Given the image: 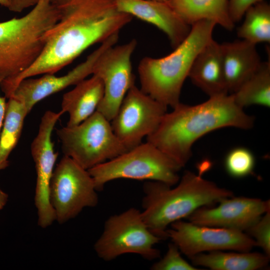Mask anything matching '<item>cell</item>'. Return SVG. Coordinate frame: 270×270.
Masks as SVG:
<instances>
[{"instance_id":"cell-30","label":"cell","mask_w":270,"mask_h":270,"mask_svg":"<svg viewBox=\"0 0 270 270\" xmlns=\"http://www.w3.org/2000/svg\"><path fill=\"white\" fill-rule=\"evenodd\" d=\"M3 80L4 78H2L0 77V89L1 82ZM6 106V98L1 96L0 94V134L4 119Z\"/></svg>"},{"instance_id":"cell-6","label":"cell","mask_w":270,"mask_h":270,"mask_svg":"<svg viewBox=\"0 0 270 270\" xmlns=\"http://www.w3.org/2000/svg\"><path fill=\"white\" fill-rule=\"evenodd\" d=\"M182 167L152 144H139L116 157L88 170L96 190L118 179L156 181L172 186Z\"/></svg>"},{"instance_id":"cell-31","label":"cell","mask_w":270,"mask_h":270,"mask_svg":"<svg viewBox=\"0 0 270 270\" xmlns=\"http://www.w3.org/2000/svg\"><path fill=\"white\" fill-rule=\"evenodd\" d=\"M8 200V195L0 188V210L6 205Z\"/></svg>"},{"instance_id":"cell-12","label":"cell","mask_w":270,"mask_h":270,"mask_svg":"<svg viewBox=\"0 0 270 270\" xmlns=\"http://www.w3.org/2000/svg\"><path fill=\"white\" fill-rule=\"evenodd\" d=\"M170 226L166 231L167 238L188 258L214 250L250 252L256 246L254 240L242 231L200 226L182 220Z\"/></svg>"},{"instance_id":"cell-27","label":"cell","mask_w":270,"mask_h":270,"mask_svg":"<svg viewBox=\"0 0 270 270\" xmlns=\"http://www.w3.org/2000/svg\"><path fill=\"white\" fill-rule=\"evenodd\" d=\"M246 232L266 255L270 256V210L264 214Z\"/></svg>"},{"instance_id":"cell-23","label":"cell","mask_w":270,"mask_h":270,"mask_svg":"<svg viewBox=\"0 0 270 270\" xmlns=\"http://www.w3.org/2000/svg\"><path fill=\"white\" fill-rule=\"evenodd\" d=\"M240 107L258 105L270 106V61L262 62L256 72L232 94Z\"/></svg>"},{"instance_id":"cell-22","label":"cell","mask_w":270,"mask_h":270,"mask_svg":"<svg viewBox=\"0 0 270 270\" xmlns=\"http://www.w3.org/2000/svg\"><path fill=\"white\" fill-rule=\"evenodd\" d=\"M28 114L22 102L14 97L8 98L0 134V170L8 166V157L18 142Z\"/></svg>"},{"instance_id":"cell-33","label":"cell","mask_w":270,"mask_h":270,"mask_svg":"<svg viewBox=\"0 0 270 270\" xmlns=\"http://www.w3.org/2000/svg\"><path fill=\"white\" fill-rule=\"evenodd\" d=\"M147 0L160 2H168L170 0Z\"/></svg>"},{"instance_id":"cell-29","label":"cell","mask_w":270,"mask_h":270,"mask_svg":"<svg viewBox=\"0 0 270 270\" xmlns=\"http://www.w3.org/2000/svg\"><path fill=\"white\" fill-rule=\"evenodd\" d=\"M7 8L14 12H21L24 10L34 6L39 0H6Z\"/></svg>"},{"instance_id":"cell-19","label":"cell","mask_w":270,"mask_h":270,"mask_svg":"<svg viewBox=\"0 0 270 270\" xmlns=\"http://www.w3.org/2000/svg\"><path fill=\"white\" fill-rule=\"evenodd\" d=\"M62 98L60 112H67L69 118L66 126L77 125L93 114L104 94L103 83L95 75L85 78L74 85Z\"/></svg>"},{"instance_id":"cell-5","label":"cell","mask_w":270,"mask_h":270,"mask_svg":"<svg viewBox=\"0 0 270 270\" xmlns=\"http://www.w3.org/2000/svg\"><path fill=\"white\" fill-rule=\"evenodd\" d=\"M58 18L52 0H39L22 16L0 22V77L16 76L36 61Z\"/></svg>"},{"instance_id":"cell-21","label":"cell","mask_w":270,"mask_h":270,"mask_svg":"<svg viewBox=\"0 0 270 270\" xmlns=\"http://www.w3.org/2000/svg\"><path fill=\"white\" fill-rule=\"evenodd\" d=\"M270 256L260 252H224L214 250L199 253L188 258L192 265L212 270H257L268 266Z\"/></svg>"},{"instance_id":"cell-25","label":"cell","mask_w":270,"mask_h":270,"mask_svg":"<svg viewBox=\"0 0 270 270\" xmlns=\"http://www.w3.org/2000/svg\"><path fill=\"white\" fill-rule=\"evenodd\" d=\"M255 164V157L252 152L242 146L230 150L224 160L226 172L234 178H242L252 174Z\"/></svg>"},{"instance_id":"cell-8","label":"cell","mask_w":270,"mask_h":270,"mask_svg":"<svg viewBox=\"0 0 270 270\" xmlns=\"http://www.w3.org/2000/svg\"><path fill=\"white\" fill-rule=\"evenodd\" d=\"M160 240L149 230L141 211L130 208L106 220L94 250L100 258L107 262L126 254H136L150 260L160 256L154 246Z\"/></svg>"},{"instance_id":"cell-15","label":"cell","mask_w":270,"mask_h":270,"mask_svg":"<svg viewBox=\"0 0 270 270\" xmlns=\"http://www.w3.org/2000/svg\"><path fill=\"white\" fill-rule=\"evenodd\" d=\"M215 207H201L186 218L197 225L246 231L266 212L270 200L244 196L227 198Z\"/></svg>"},{"instance_id":"cell-16","label":"cell","mask_w":270,"mask_h":270,"mask_svg":"<svg viewBox=\"0 0 270 270\" xmlns=\"http://www.w3.org/2000/svg\"><path fill=\"white\" fill-rule=\"evenodd\" d=\"M121 12L150 23L168 36L172 47H177L189 34L186 24L168 2L147 0H114Z\"/></svg>"},{"instance_id":"cell-26","label":"cell","mask_w":270,"mask_h":270,"mask_svg":"<svg viewBox=\"0 0 270 270\" xmlns=\"http://www.w3.org/2000/svg\"><path fill=\"white\" fill-rule=\"evenodd\" d=\"M152 270H200L184 260L180 255L178 246L172 242L169 244L164 257L154 263Z\"/></svg>"},{"instance_id":"cell-20","label":"cell","mask_w":270,"mask_h":270,"mask_svg":"<svg viewBox=\"0 0 270 270\" xmlns=\"http://www.w3.org/2000/svg\"><path fill=\"white\" fill-rule=\"evenodd\" d=\"M168 4L188 24L202 20H209L228 30L234 24L229 12L228 0H170Z\"/></svg>"},{"instance_id":"cell-7","label":"cell","mask_w":270,"mask_h":270,"mask_svg":"<svg viewBox=\"0 0 270 270\" xmlns=\"http://www.w3.org/2000/svg\"><path fill=\"white\" fill-rule=\"evenodd\" d=\"M56 132L64 156L86 170L128 150L115 135L110 122L96 110L80 124Z\"/></svg>"},{"instance_id":"cell-13","label":"cell","mask_w":270,"mask_h":270,"mask_svg":"<svg viewBox=\"0 0 270 270\" xmlns=\"http://www.w3.org/2000/svg\"><path fill=\"white\" fill-rule=\"evenodd\" d=\"M62 114L60 111H46L41 118L38 134L30 145L36 173L34 204L37 209L38 224L42 228H47L56 220L49 196L50 182L58 156V153L54 150L52 134Z\"/></svg>"},{"instance_id":"cell-3","label":"cell","mask_w":270,"mask_h":270,"mask_svg":"<svg viewBox=\"0 0 270 270\" xmlns=\"http://www.w3.org/2000/svg\"><path fill=\"white\" fill-rule=\"evenodd\" d=\"M174 188L166 184L149 181L144 186L141 212L149 230L162 240L167 238L166 230L172 223L187 218L197 209L211 206L234 196L232 191L186 171Z\"/></svg>"},{"instance_id":"cell-17","label":"cell","mask_w":270,"mask_h":270,"mask_svg":"<svg viewBox=\"0 0 270 270\" xmlns=\"http://www.w3.org/2000/svg\"><path fill=\"white\" fill-rule=\"evenodd\" d=\"M224 79L228 94L236 92L259 67L256 44L244 40L220 44Z\"/></svg>"},{"instance_id":"cell-10","label":"cell","mask_w":270,"mask_h":270,"mask_svg":"<svg viewBox=\"0 0 270 270\" xmlns=\"http://www.w3.org/2000/svg\"><path fill=\"white\" fill-rule=\"evenodd\" d=\"M137 45L136 39L104 50L96 62L92 75L104 85V94L96 111L109 121L116 114L124 98L135 84L131 58Z\"/></svg>"},{"instance_id":"cell-1","label":"cell","mask_w":270,"mask_h":270,"mask_svg":"<svg viewBox=\"0 0 270 270\" xmlns=\"http://www.w3.org/2000/svg\"><path fill=\"white\" fill-rule=\"evenodd\" d=\"M58 18L46 34V42L32 64L12 78L22 80L54 74L92 46L102 44L120 31L132 16L118 10L114 0H52Z\"/></svg>"},{"instance_id":"cell-28","label":"cell","mask_w":270,"mask_h":270,"mask_svg":"<svg viewBox=\"0 0 270 270\" xmlns=\"http://www.w3.org/2000/svg\"><path fill=\"white\" fill-rule=\"evenodd\" d=\"M265 0H228L229 12L235 24L240 20L246 10L252 6Z\"/></svg>"},{"instance_id":"cell-4","label":"cell","mask_w":270,"mask_h":270,"mask_svg":"<svg viewBox=\"0 0 270 270\" xmlns=\"http://www.w3.org/2000/svg\"><path fill=\"white\" fill-rule=\"evenodd\" d=\"M216 25L209 20L198 22L191 26L186 38L168 55L143 58L138 67L140 90L167 107L172 108L178 105L193 62L212 39Z\"/></svg>"},{"instance_id":"cell-9","label":"cell","mask_w":270,"mask_h":270,"mask_svg":"<svg viewBox=\"0 0 270 270\" xmlns=\"http://www.w3.org/2000/svg\"><path fill=\"white\" fill-rule=\"evenodd\" d=\"M97 192L88 170L64 156L54 170L50 185V200L56 220L63 224L84 208L96 206Z\"/></svg>"},{"instance_id":"cell-18","label":"cell","mask_w":270,"mask_h":270,"mask_svg":"<svg viewBox=\"0 0 270 270\" xmlns=\"http://www.w3.org/2000/svg\"><path fill=\"white\" fill-rule=\"evenodd\" d=\"M188 77L209 97L228 94L226 87L220 44L213 38L195 58Z\"/></svg>"},{"instance_id":"cell-11","label":"cell","mask_w":270,"mask_h":270,"mask_svg":"<svg viewBox=\"0 0 270 270\" xmlns=\"http://www.w3.org/2000/svg\"><path fill=\"white\" fill-rule=\"evenodd\" d=\"M167 106L143 92L136 84L128 90L110 121L119 140L128 150L142 142L159 125Z\"/></svg>"},{"instance_id":"cell-2","label":"cell","mask_w":270,"mask_h":270,"mask_svg":"<svg viewBox=\"0 0 270 270\" xmlns=\"http://www.w3.org/2000/svg\"><path fill=\"white\" fill-rule=\"evenodd\" d=\"M172 109L146 138L182 168L192 156L193 144L202 136L226 127L248 130L254 124L253 116L236 104L232 94L211 96L194 106L180 102Z\"/></svg>"},{"instance_id":"cell-32","label":"cell","mask_w":270,"mask_h":270,"mask_svg":"<svg viewBox=\"0 0 270 270\" xmlns=\"http://www.w3.org/2000/svg\"><path fill=\"white\" fill-rule=\"evenodd\" d=\"M0 6L7 8L8 3L6 0H0Z\"/></svg>"},{"instance_id":"cell-14","label":"cell","mask_w":270,"mask_h":270,"mask_svg":"<svg viewBox=\"0 0 270 270\" xmlns=\"http://www.w3.org/2000/svg\"><path fill=\"white\" fill-rule=\"evenodd\" d=\"M118 39V34H116L100 44L84 61L64 76H58L54 74H46L38 78H28L22 80L8 98L14 97L22 102L30 113L40 100L70 86H74L92 74L94 64L99 56L104 50L115 45Z\"/></svg>"},{"instance_id":"cell-24","label":"cell","mask_w":270,"mask_h":270,"mask_svg":"<svg viewBox=\"0 0 270 270\" xmlns=\"http://www.w3.org/2000/svg\"><path fill=\"white\" fill-rule=\"evenodd\" d=\"M243 18L244 22L237 30L239 38L255 44L270 42V6L267 2L252 6Z\"/></svg>"}]
</instances>
